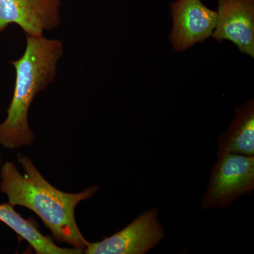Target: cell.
<instances>
[{"label":"cell","instance_id":"ba28073f","mask_svg":"<svg viewBox=\"0 0 254 254\" xmlns=\"http://www.w3.org/2000/svg\"><path fill=\"white\" fill-rule=\"evenodd\" d=\"M235 119L217 138V157L225 154L254 155V100L235 110Z\"/></svg>","mask_w":254,"mask_h":254},{"label":"cell","instance_id":"6da1fadb","mask_svg":"<svg viewBox=\"0 0 254 254\" xmlns=\"http://www.w3.org/2000/svg\"><path fill=\"white\" fill-rule=\"evenodd\" d=\"M18 161L24 170L23 175L12 162L5 163L0 174V190L7 195L8 203L34 212L58 242L84 250L88 242L76 224L75 208L82 200L94 195L98 187H90L81 193H66L50 185L31 159L21 155Z\"/></svg>","mask_w":254,"mask_h":254},{"label":"cell","instance_id":"8992f818","mask_svg":"<svg viewBox=\"0 0 254 254\" xmlns=\"http://www.w3.org/2000/svg\"><path fill=\"white\" fill-rule=\"evenodd\" d=\"M60 0H0V33L16 24L26 36H44L61 24Z\"/></svg>","mask_w":254,"mask_h":254},{"label":"cell","instance_id":"3957f363","mask_svg":"<svg viewBox=\"0 0 254 254\" xmlns=\"http://www.w3.org/2000/svg\"><path fill=\"white\" fill-rule=\"evenodd\" d=\"M217 158L202 197L204 210L229 208L241 195H250L254 190V155L230 153Z\"/></svg>","mask_w":254,"mask_h":254},{"label":"cell","instance_id":"7a4b0ae2","mask_svg":"<svg viewBox=\"0 0 254 254\" xmlns=\"http://www.w3.org/2000/svg\"><path fill=\"white\" fill-rule=\"evenodd\" d=\"M63 54L60 40L26 36L24 53L11 63L16 70V81L7 117L0 124V145L4 148L16 149L34 141L28 123V111L37 95L54 81Z\"/></svg>","mask_w":254,"mask_h":254},{"label":"cell","instance_id":"9c48e42d","mask_svg":"<svg viewBox=\"0 0 254 254\" xmlns=\"http://www.w3.org/2000/svg\"><path fill=\"white\" fill-rule=\"evenodd\" d=\"M0 220L8 225L16 234L27 241L38 254H80L81 249L62 248L49 237L42 235L36 225L21 217L9 203L0 204Z\"/></svg>","mask_w":254,"mask_h":254},{"label":"cell","instance_id":"52a82bcc","mask_svg":"<svg viewBox=\"0 0 254 254\" xmlns=\"http://www.w3.org/2000/svg\"><path fill=\"white\" fill-rule=\"evenodd\" d=\"M217 23L211 37L231 41L254 58V0H218Z\"/></svg>","mask_w":254,"mask_h":254},{"label":"cell","instance_id":"277c9868","mask_svg":"<svg viewBox=\"0 0 254 254\" xmlns=\"http://www.w3.org/2000/svg\"><path fill=\"white\" fill-rule=\"evenodd\" d=\"M158 209L153 208L137 217L121 231L101 242L90 243L86 254H144L159 245L164 230L158 219Z\"/></svg>","mask_w":254,"mask_h":254},{"label":"cell","instance_id":"5b68a950","mask_svg":"<svg viewBox=\"0 0 254 254\" xmlns=\"http://www.w3.org/2000/svg\"><path fill=\"white\" fill-rule=\"evenodd\" d=\"M170 6L173 21L170 41L175 51H185L212 36L217 12L200 0H177Z\"/></svg>","mask_w":254,"mask_h":254},{"label":"cell","instance_id":"30bf717a","mask_svg":"<svg viewBox=\"0 0 254 254\" xmlns=\"http://www.w3.org/2000/svg\"><path fill=\"white\" fill-rule=\"evenodd\" d=\"M1 156H0V165H1Z\"/></svg>","mask_w":254,"mask_h":254}]
</instances>
